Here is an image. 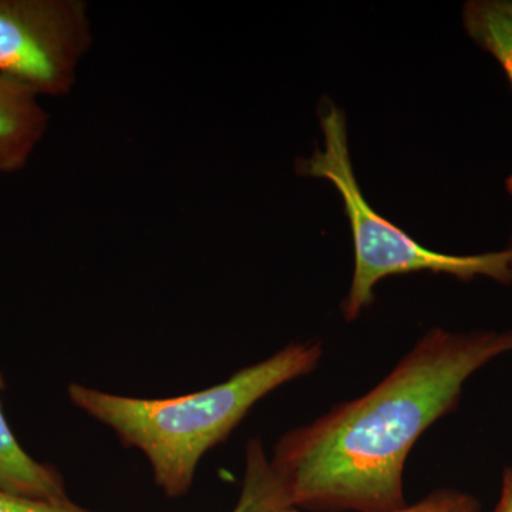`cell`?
I'll use <instances>...</instances> for the list:
<instances>
[{
	"mask_svg": "<svg viewBox=\"0 0 512 512\" xmlns=\"http://www.w3.org/2000/svg\"><path fill=\"white\" fill-rule=\"evenodd\" d=\"M512 353V329H431L382 382L276 443L272 463L299 510L392 512L406 507L414 444L456 409L464 384Z\"/></svg>",
	"mask_w": 512,
	"mask_h": 512,
	"instance_id": "6da1fadb",
	"label": "cell"
},
{
	"mask_svg": "<svg viewBox=\"0 0 512 512\" xmlns=\"http://www.w3.org/2000/svg\"><path fill=\"white\" fill-rule=\"evenodd\" d=\"M322 356L316 340L293 342L200 392L150 399L70 383L67 397L113 431L123 446L140 451L158 490L177 500L190 493L202 458L231 436L256 403L312 373Z\"/></svg>",
	"mask_w": 512,
	"mask_h": 512,
	"instance_id": "7a4b0ae2",
	"label": "cell"
},
{
	"mask_svg": "<svg viewBox=\"0 0 512 512\" xmlns=\"http://www.w3.org/2000/svg\"><path fill=\"white\" fill-rule=\"evenodd\" d=\"M323 148L309 158L296 161V173L302 177L322 178L333 184L345 207L353 248L355 269L348 296L340 309L343 318L353 322L375 302V288L393 275L431 272L451 275L463 282L478 276L498 284L510 285L511 249L478 255H448L424 248L407 232L377 214L357 183L350 157L345 113L333 101L320 107Z\"/></svg>",
	"mask_w": 512,
	"mask_h": 512,
	"instance_id": "3957f363",
	"label": "cell"
},
{
	"mask_svg": "<svg viewBox=\"0 0 512 512\" xmlns=\"http://www.w3.org/2000/svg\"><path fill=\"white\" fill-rule=\"evenodd\" d=\"M92 43L83 0H0V77L39 97L72 92Z\"/></svg>",
	"mask_w": 512,
	"mask_h": 512,
	"instance_id": "277c9868",
	"label": "cell"
},
{
	"mask_svg": "<svg viewBox=\"0 0 512 512\" xmlns=\"http://www.w3.org/2000/svg\"><path fill=\"white\" fill-rule=\"evenodd\" d=\"M47 127L49 114L39 96L0 77V174L25 168Z\"/></svg>",
	"mask_w": 512,
	"mask_h": 512,
	"instance_id": "5b68a950",
	"label": "cell"
},
{
	"mask_svg": "<svg viewBox=\"0 0 512 512\" xmlns=\"http://www.w3.org/2000/svg\"><path fill=\"white\" fill-rule=\"evenodd\" d=\"M5 382L0 375V396ZM0 488L8 493L49 501V503H70L66 481L55 466L42 463L30 456L20 444L3 412L0 399Z\"/></svg>",
	"mask_w": 512,
	"mask_h": 512,
	"instance_id": "8992f818",
	"label": "cell"
},
{
	"mask_svg": "<svg viewBox=\"0 0 512 512\" xmlns=\"http://www.w3.org/2000/svg\"><path fill=\"white\" fill-rule=\"evenodd\" d=\"M463 23L471 40L497 60L512 87V0H470ZM505 190L512 197V174Z\"/></svg>",
	"mask_w": 512,
	"mask_h": 512,
	"instance_id": "52a82bcc",
	"label": "cell"
},
{
	"mask_svg": "<svg viewBox=\"0 0 512 512\" xmlns=\"http://www.w3.org/2000/svg\"><path fill=\"white\" fill-rule=\"evenodd\" d=\"M288 507L292 505L284 476L272 463L264 443L249 440L241 493L229 512H279Z\"/></svg>",
	"mask_w": 512,
	"mask_h": 512,
	"instance_id": "ba28073f",
	"label": "cell"
},
{
	"mask_svg": "<svg viewBox=\"0 0 512 512\" xmlns=\"http://www.w3.org/2000/svg\"><path fill=\"white\" fill-rule=\"evenodd\" d=\"M481 504L474 495L454 488H440L402 510L392 512H480ZM279 512H308L288 507Z\"/></svg>",
	"mask_w": 512,
	"mask_h": 512,
	"instance_id": "9c48e42d",
	"label": "cell"
},
{
	"mask_svg": "<svg viewBox=\"0 0 512 512\" xmlns=\"http://www.w3.org/2000/svg\"><path fill=\"white\" fill-rule=\"evenodd\" d=\"M0 512H100L90 510L70 501V503H49L8 493L0 488Z\"/></svg>",
	"mask_w": 512,
	"mask_h": 512,
	"instance_id": "30bf717a",
	"label": "cell"
},
{
	"mask_svg": "<svg viewBox=\"0 0 512 512\" xmlns=\"http://www.w3.org/2000/svg\"><path fill=\"white\" fill-rule=\"evenodd\" d=\"M493 512H512V466L504 470L500 498Z\"/></svg>",
	"mask_w": 512,
	"mask_h": 512,
	"instance_id": "8fae6325",
	"label": "cell"
},
{
	"mask_svg": "<svg viewBox=\"0 0 512 512\" xmlns=\"http://www.w3.org/2000/svg\"><path fill=\"white\" fill-rule=\"evenodd\" d=\"M507 248L511 249V282H510V285H512V241H511V244L508 245Z\"/></svg>",
	"mask_w": 512,
	"mask_h": 512,
	"instance_id": "7c38bea8",
	"label": "cell"
}]
</instances>
